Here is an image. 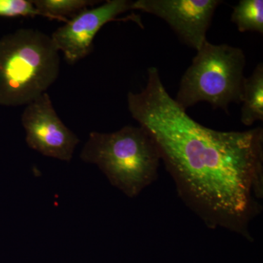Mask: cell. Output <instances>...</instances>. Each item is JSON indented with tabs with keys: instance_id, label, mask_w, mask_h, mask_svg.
I'll return each instance as SVG.
<instances>
[{
	"instance_id": "ba28073f",
	"label": "cell",
	"mask_w": 263,
	"mask_h": 263,
	"mask_svg": "<svg viewBox=\"0 0 263 263\" xmlns=\"http://www.w3.org/2000/svg\"><path fill=\"white\" fill-rule=\"evenodd\" d=\"M240 122L246 126L263 121V64L256 66L252 75L245 77L242 86Z\"/></svg>"
},
{
	"instance_id": "8992f818",
	"label": "cell",
	"mask_w": 263,
	"mask_h": 263,
	"mask_svg": "<svg viewBox=\"0 0 263 263\" xmlns=\"http://www.w3.org/2000/svg\"><path fill=\"white\" fill-rule=\"evenodd\" d=\"M220 0H138L133 10H141L162 19L189 47L199 49Z\"/></svg>"
},
{
	"instance_id": "30bf717a",
	"label": "cell",
	"mask_w": 263,
	"mask_h": 263,
	"mask_svg": "<svg viewBox=\"0 0 263 263\" xmlns=\"http://www.w3.org/2000/svg\"><path fill=\"white\" fill-rule=\"evenodd\" d=\"M34 7L45 17L67 23L68 17H74L83 10L94 6L100 1L91 0H34Z\"/></svg>"
},
{
	"instance_id": "8fae6325",
	"label": "cell",
	"mask_w": 263,
	"mask_h": 263,
	"mask_svg": "<svg viewBox=\"0 0 263 263\" xmlns=\"http://www.w3.org/2000/svg\"><path fill=\"white\" fill-rule=\"evenodd\" d=\"M45 17L31 0H0V17Z\"/></svg>"
},
{
	"instance_id": "7a4b0ae2",
	"label": "cell",
	"mask_w": 263,
	"mask_h": 263,
	"mask_svg": "<svg viewBox=\"0 0 263 263\" xmlns=\"http://www.w3.org/2000/svg\"><path fill=\"white\" fill-rule=\"evenodd\" d=\"M60 57L51 37L20 29L0 38V105H28L46 92L60 74Z\"/></svg>"
},
{
	"instance_id": "3957f363",
	"label": "cell",
	"mask_w": 263,
	"mask_h": 263,
	"mask_svg": "<svg viewBox=\"0 0 263 263\" xmlns=\"http://www.w3.org/2000/svg\"><path fill=\"white\" fill-rule=\"evenodd\" d=\"M81 160L96 164L113 186L129 197L138 196L157 176L160 153L141 126H125L117 132H92Z\"/></svg>"
},
{
	"instance_id": "52a82bcc",
	"label": "cell",
	"mask_w": 263,
	"mask_h": 263,
	"mask_svg": "<svg viewBox=\"0 0 263 263\" xmlns=\"http://www.w3.org/2000/svg\"><path fill=\"white\" fill-rule=\"evenodd\" d=\"M132 5L133 1L128 0H108L97 8H86L57 29L51 34L52 41L66 61L73 65L92 51L95 36L105 24L127 20L117 17L133 10Z\"/></svg>"
},
{
	"instance_id": "9c48e42d",
	"label": "cell",
	"mask_w": 263,
	"mask_h": 263,
	"mask_svg": "<svg viewBox=\"0 0 263 263\" xmlns=\"http://www.w3.org/2000/svg\"><path fill=\"white\" fill-rule=\"evenodd\" d=\"M231 22L240 32L263 34L262 0H240L231 14Z\"/></svg>"
},
{
	"instance_id": "277c9868",
	"label": "cell",
	"mask_w": 263,
	"mask_h": 263,
	"mask_svg": "<svg viewBox=\"0 0 263 263\" xmlns=\"http://www.w3.org/2000/svg\"><path fill=\"white\" fill-rule=\"evenodd\" d=\"M245 65L241 48L205 41L183 73L175 101L186 110L205 102L227 111L240 103Z\"/></svg>"
},
{
	"instance_id": "5b68a950",
	"label": "cell",
	"mask_w": 263,
	"mask_h": 263,
	"mask_svg": "<svg viewBox=\"0 0 263 263\" xmlns=\"http://www.w3.org/2000/svg\"><path fill=\"white\" fill-rule=\"evenodd\" d=\"M22 122L29 148L46 157L70 162L80 140L59 118L47 92L27 105Z\"/></svg>"
},
{
	"instance_id": "6da1fadb",
	"label": "cell",
	"mask_w": 263,
	"mask_h": 263,
	"mask_svg": "<svg viewBox=\"0 0 263 263\" xmlns=\"http://www.w3.org/2000/svg\"><path fill=\"white\" fill-rule=\"evenodd\" d=\"M127 105L190 206L209 226L247 233L253 195L262 196V128L226 132L200 124L171 96L155 67L140 92L128 93Z\"/></svg>"
}]
</instances>
